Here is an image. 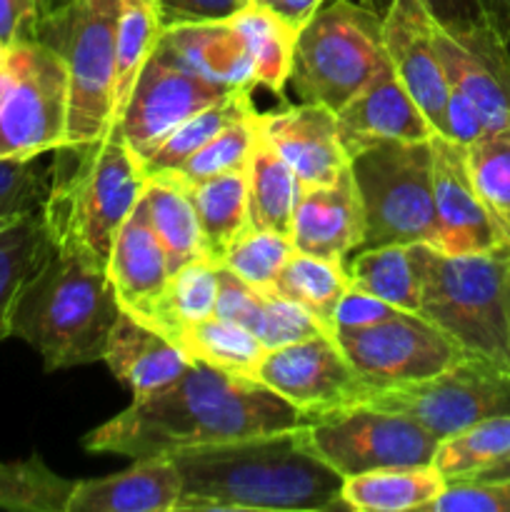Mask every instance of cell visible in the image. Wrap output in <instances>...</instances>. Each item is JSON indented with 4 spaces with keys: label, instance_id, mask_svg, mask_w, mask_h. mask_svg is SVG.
Returning <instances> with one entry per match:
<instances>
[{
    "label": "cell",
    "instance_id": "ac0fdd59",
    "mask_svg": "<svg viewBox=\"0 0 510 512\" xmlns=\"http://www.w3.org/2000/svg\"><path fill=\"white\" fill-rule=\"evenodd\" d=\"M365 240V210L350 165L325 185L303 188L290 223L298 253L345 263Z\"/></svg>",
    "mask_w": 510,
    "mask_h": 512
},
{
    "label": "cell",
    "instance_id": "6da1fadb",
    "mask_svg": "<svg viewBox=\"0 0 510 512\" xmlns=\"http://www.w3.org/2000/svg\"><path fill=\"white\" fill-rule=\"evenodd\" d=\"M305 415L255 378L190 363L175 383L133 400L83 438V448L120 458H170L205 445L305 425Z\"/></svg>",
    "mask_w": 510,
    "mask_h": 512
},
{
    "label": "cell",
    "instance_id": "f35d334b",
    "mask_svg": "<svg viewBox=\"0 0 510 512\" xmlns=\"http://www.w3.org/2000/svg\"><path fill=\"white\" fill-rule=\"evenodd\" d=\"M470 178L490 218L510 243V128L485 133L465 148Z\"/></svg>",
    "mask_w": 510,
    "mask_h": 512
},
{
    "label": "cell",
    "instance_id": "30bf717a",
    "mask_svg": "<svg viewBox=\"0 0 510 512\" xmlns=\"http://www.w3.org/2000/svg\"><path fill=\"white\" fill-rule=\"evenodd\" d=\"M365 403L398 410L443 440L483 420L510 415V370L470 353L428 380L370 390Z\"/></svg>",
    "mask_w": 510,
    "mask_h": 512
},
{
    "label": "cell",
    "instance_id": "52a82bcc",
    "mask_svg": "<svg viewBox=\"0 0 510 512\" xmlns=\"http://www.w3.org/2000/svg\"><path fill=\"white\" fill-rule=\"evenodd\" d=\"M120 0H70L38 20L33 38L53 48L68 68V145L80 148L113 128L115 48Z\"/></svg>",
    "mask_w": 510,
    "mask_h": 512
},
{
    "label": "cell",
    "instance_id": "2e32d148",
    "mask_svg": "<svg viewBox=\"0 0 510 512\" xmlns=\"http://www.w3.org/2000/svg\"><path fill=\"white\" fill-rule=\"evenodd\" d=\"M435 25L425 0H393L383 15V43L390 65L425 118L443 130L450 83L435 50Z\"/></svg>",
    "mask_w": 510,
    "mask_h": 512
},
{
    "label": "cell",
    "instance_id": "ee69618b",
    "mask_svg": "<svg viewBox=\"0 0 510 512\" xmlns=\"http://www.w3.org/2000/svg\"><path fill=\"white\" fill-rule=\"evenodd\" d=\"M318 333H325V330L320 328L313 315L305 313L293 300L263 290V310H260L255 338L265 345V350L283 348V345L313 338Z\"/></svg>",
    "mask_w": 510,
    "mask_h": 512
},
{
    "label": "cell",
    "instance_id": "f5cc1de1",
    "mask_svg": "<svg viewBox=\"0 0 510 512\" xmlns=\"http://www.w3.org/2000/svg\"><path fill=\"white\" fill-rule=\"evenodd\" d=\"M478 5L485 18H488V23L510 45V0H478Z\"/></svg>",
    "mask_w": 510,
    "mask_h": 512
},
{
    "label": "cell",
    "instance_id": "4dcf8cb0",
    "mask_svg": "<svg viewBox=\"0 0 510 512\" xmlns=\"http://www.w3.org/2000/svg\"><path fill=\"white\" fill-rule=\"evenodd\" d=\"M350 288L375 295L408 313H420V278L413 245H375L355 250L345 263Z\"/></svg>",
    "mask_w": 510,
    "mask_h": 512
},
{
    "label": "cell",
    "instance_id": "7bdbcfd3",
    "mask_svg": "<svg viewBox=\"0 0 510 512\" xmlns=\"http://www.w3.org/2000/svg\"><path fill=\"white\" fill-rule=\"evenodd\" d=\"M53 180V163L0 160V225L25 213H38Z\"/></svg>",
    "mask_w": 510,
    "mask_h": 512
},
{
    "label": "cell",
    "instance_id": "f1b7e54d",
    "mask_svg": "<svg viewBox=\"0 0 510 512\" xmlns=\"http://www.w3.org/2000/svg\"><path fill=\"white\" fill-rule=\"evenodd\" d=\"M53 250L43 215L25 213L0 225V343L10 338V318L30 275Z\"/></svg>",
    "mask_w": 510,
    "mask_h": 512
},
{
    "label": "cell",
    "instance_id": "7c38bea8",
    "mask_svg": "<svg viewBox=\"0 0 510 512\" xmlns=\"http://www.w3.org/2000/svg\"><path fill=\"white\" fill-rule=\"evenodd\" d=\"M333 338L373 390L428 380L470 355L438 325L408 310L370 328L340 330Z\"/></svg>",
    "mask_w": 510,
    "mask_h": 512
},
{
    "label": "cell",
    "instance_id": "9c48e42d",
    "mask_svg": "<svg viewBox=\"0 0 510 512\" xmlns=\"http://www.w3.org/2000/svg\"><path fill=\"white\" fill-rule=\"evenodd\" d=\"M300 433L310 453L343 478L398 465H430L438 448V438L413 418L368 403L310 418Z\"/></svg>",
    "mask_w": 510,
    "mask_h": 512
},
{
    "label": "cell",
    "instance_id": "bcb514c9",
    "mask_svg": "<svg viewBox=\"0 0 510 512\" xmlns=\"http://www.w3.org/2000/svg\"><path fill=\"white\" fill-rule=\"evenodd\" d=\"M260 310H263V290L253 288L243 278H238V275L220 265V290L215 315L233 320V323L243 325L255 335L260 323Z\"/></svg>",
    "mask_w": 510,
    "mask_h": 512
},
{
    "label": "cell",
    "instance_id": "7402d4cb",
    "mask_svg": "<svg viewBox=\"0 0 510 512\" xmlns=\"http://www.w3.org/2000/svg\"><path fill=\"white\" fill-rule=\"evenodd\" d=\"M158 45L195 75L220 88L255 90L250 48L233 18L165 28Z\"/></svg>",
    "mask_w": 510,
    "mask_h": 512
},
{
    "label": "cell",
    "instance_id": "836d02e7",
    "mask_svg": "<svg viewBox=\"0 0 510 512\" xmlns=\"http://www.w3.org/2000/svg\"><path fill=\"white\" fill-rule=\"evenodd\" d=\"M185 190H188L190 200L195 205V213H198L210 260L220 263L230 243L248 225L245 170H233V173L203 180V183L190 185Z\"/></svg>",
    "mask_w": 510,
    "mask_h": 512
},
{
    "label": "cell",
    "instance_id": "6f0895ef",
    "mask_svg": "<svg viewBox=\"0 0 510 512\" xmlns=\"http://www.w3.org/2000/svg\"><path fill=\"white\" fill-rule=\"evenodd\" d=\"M8 55H10V48H5V45L0 43V68H3V65L8 63Z\"/></svg>",
    "mask_w": 510,
    "mask_h": 512
},
{
    "label": "cell",
    "instance_id": "f546056e",
    "mask_svg": "<svg viewBox=\"0 0 510 512\" xmlns=\"http://www.w3.org/2000/svg\"><path fill=\"white\" fill-rule=\"evenodd\" d=\"M348 288L350 278L345 263L313 258V255L295 250L288 263H285V268L280 270L270 293L293 300L295 305H300L305 313L318 320L325 333L333 335L335 310H338Z\"/></svg>",
    "mask_w": 510,
    "mask_h": 512
},
{
    "label": "cell",
    "instance_id": "3957f363",
    "mask_svg": "<svg viewBox=\"0 0 510 512\" xmlns=\"http://www.w3.org/2000/svg\"><path fill=\"white\" fill-rule=\"evenodd\" d=\"M120 303L105 265L50 250L23 285L10 338L28 343L48 373L103 360Z\"/></svg>",
    "mask_w": 510,
    "mask_h": 512
},
{
    "label": "cell",
    "instance_id": "8992f818",
    "mask_svg": "<svg viewBox=\"0 0 510 512\" xmlns=\"http://www.w3.org/2000/svg\"><path fill=\"white\" fill-rule=\"evenodd\" d=\"M388 65L383 15L360 0H325L295 35L288 83L303 103L338 113Z\"/></svg>",
    "mask_w": 510,
    "mask_h": 512
},
{
    "label": "cell",
    "instance_id": "d6a6232c",
    "mask_svg": "<svg viewBox=\"0 0 510 512\" xmlns=\"http://www.w3.org/2000/svg\"><path fill=\"white\" fill-rule=\"evenodd\" d=\"M175 345L190 363L208 365L230 375L253 378L255 368L265 355V345L243 325L213 315L190 325L175 338Z\"/></svg>",
    "mask_w": 510,
    "mask_h": 512
},
{
    "label": "cell",
    "instance_id": "8d00e7d4",
    "mask_svg": "<svg viewBox=\"0 0 510 512\" xmlns=\"http://www.w3.org/2000/svg\"><path fill=\"white\" fill-rule=\"evenodd\" d=\"M505 455H510V415L483 420L438 440L433 465L445 483H450V480L475 478L480 470L490 468Z\"/></svg>",
    "mask_w": 510,
    "mask_h": 512
},
{
    "label": "cell",
    "instance_id": "1f68e13d",
    "mask_svg": "<svg viewBox=\"0 0 510 512\" xmlns=\"http://www.w3.org/2000/svg\"><path fill=\"white\" fill-rule=\"evenodd\" d=\"M220 290V263L215 260H193L175 270L168 280L163 298L150 318V328L173 340L190 325L215 315Z\"/></svg>",
    "mask_w": 510,
    "mask_h": 512
},
{
    "label": "cell",
    "instance_id": "83f0119b",
    "mask_svg": "<svg viewBox=\"0 0 510 512\" xmlns=\"http://www.w3.org/2000/svg\"><path fill=\"white\" fill-rule=\"evenodd\" d=\"M255 110L253 105V90L238 88L230 90L225 98L218 103L208 105L200 113L190 115L180 125H175L165 138H160L148 153L140 155V165L148 178H158V175L170 173V170L180 168L190 155L198 153L208 140H213L220 130L228 128L230 123L240 118H248Z\"/></svg>",
    "mask_w": 510,
    "mask_h": 512
},
{
    "label": "cell",
    "instance_id": "ffe728a7",
    "mask_svg": "<svg viewBox=\"0 0 510 512\" xmlns=\"http://www.w3.org/2000/svg\"><path fill=\"white\" fill-rule=\"evenodd\" d=\"M108 278L118 295L120 310L148 325L168 288L170 265L143 203L135 205L115 233Z\"/></svg>",
    "mask_w": 510,
    "mask_h": 512
},
{
    "label": "cell",
    "instance_id": "db71d44e",
    "mask_svg": "<svg viewBox=\"0 0 510 512\" xmlns=\"http://www.w3.org/2000/svg\"><path fill=\"white\" fill-rule=\"evenodd\" d=\"M503 478H510V455H505L503 460H498V463L490 465V468L480 470L475 478H468V480H503Z\"/></svg>",
    "mask_w": 510,
    "mask_h": 512
},
{
    "label": "cell",
    "instance_id": "74e56055",
    "mask_svg": "<svg viewBox=\"0 0 510 512\" xmlns=\"http://www.w3.org/2000/svg\"><path fill=\"white\" fill-rule=\"evenodd\" d=\"M75 480L53 473L40 455L0 463V510L65 512Z\"/></svg>",
    "mask_w": 510,
    "mask_h": 512
},
{
    "label": "cell",
    "instance_id": "681fc988",
    "mask_svg": "<svg viewBox=\"0 0 510 512\" xmlns=\"http://www.w3.org/2000/svg\"><path fill=\"white\" fill-rule=\"evenodd\" d=\"M438 135H443V138L453 140L458 145H465V148L485 135L483 118L475 110V105L453 88H450L448 103H445L443 130Z\"/></svg>",
    "mask_w": 510,
    "mask_h": 512
},
{
    "label": "cell",
    "instance_id": "11a10c76",
    "mask_svg": "<svg viewBox=\"0 0 510 512\" xmlns=\"http://www.w3.org/2000/svg\"><path fill=\"white\" fill-rule=\"evenodd\" d=\"M68 3H70V0H33L35 13H38V20H43V18H48V15L58 13V10H63ZM35 25H38V23H35Z\"/></svg>",
    "mask_w": 510,
    "mask_h": 512
},
{
    "label": "cell",
    "instance_id": "9a60e30c",
    "mask_svg": "<svg viewBox=\"0 0 510 512\" xmlns=\"http://www.w3.org/2000/svg\"><path fill=\"white\" fill-rule=\"evenodd\" d=\"M430 148H433V195L435 220H438L435 248L453 255L510 248L475 190L465 163V145L435 133L430 138Z\"/></svg>",
    "mask_w": 510,
    "mask_h": 512
},
{
    "label": "cell",
    "instance_id": "4316f807",
    "mask_svg": "<svg viewBox=\"0 0 510 512\" xmlns=\"http://www.w3.org/2000/svg\"><path fill=\"white\" fill-rule=\"evenodd\" d=\"M140 203L168 255L170 275L193 260H210L198 213L183 185L163 178H148Z\"/></svg>",
    "mask_w": 510,
    "mask_h": 512
},
{
    "label": "cell",
    "instance_id": "d6986e66",
    "mask_svg": "<svg viewBox=\"0 0 510 512\" xmlns=\"http://www.w3.org/2000/svg\"><path fill=\"white\" fill-rule=\"evenodd\" d=\"M335 125L348 158L380 140H430L435 135V128L410 98L393 65L380 70L335 113Z\"/></svg>",
    "mask_w": 510,
    "mask_h": 512
},
{
    "label": "cell",
    "instance_id": "60d3db41",
    "mask_svg": "<svg viewBox=\"0 0 510 512\" xmlns=\"http://www.w3.org/2000/svg\"><path fill=\"white\" fill-rule=\"evenodd\" d=\"M293 253L295 248L288 235L255 228V225L248 223L243 233L225 250L220 265L238 275V278H243L253 288L270 290Z\"/></svg>",
    "mask_w": 510,
    "mask_h": 512
},
{
    "label": "cell",
    "instance_id": "7a4b0ae2",
    "mask_svg": "<svg viewBox=\"0 0 510 512\" xmlns=\"http://www.w3.org/2000/svg\"><path fill=\"white\" fill-rule=\"evenodd\" d=\"M300 428L170 455L183 480L175 512L345 510L343 475L310 453Z\"/></svg>",
    "mask_w": 510,
    "mask_h": 512
},
{
    "label": "cell",
    "instance_id": "9f6ffc18",
    "mask_svg": "<svg viewBox=\"0 0 510 512\" xmlns=\"http://www.w3.org/2000/svg\"><path fill=\"white\" fill-rule=\"evenodd\" d=\"M13 75H15V60H13V50H10L8 63L0 68V100H3V95L8 93L10 83H13Z\"/></svg>",
    "mask_w": 510,
    "mask_h": 512
},
{
    "label": "cell",
    "instance_id": "f6af8a7d",
    "mask_svg": "<svg viewBox=\"0 0 510 512\" xmlns=\"http://www.w3.org/2000/svg\"><path fill=\"white\" fill-rule=\"evenodd\" d=\"M425 512H510V478L450 480Z\"/></svg>",
    "mask_w": 510,
    "mask_h": 512
},
{
    "label": "cell",
    "instance_id": "f907efd6",
    "mask_svg": "<svg viewBox=\"0 0 510 512\" xmlns=\"http://www.w3.org/2000/svg\"><path fill=\"white\" fill-rule=\"evenodd\" d=\"M38 13L33 0H0V43L13 48L20 40L33 38Z\"/></svg>",
    "mask_w": 510,
    "mask_h": 512
},
{
    "label": "cell",
    "instance_id": "ba28073f",
    "mask_svg": "<svg viewBox=\"0 0 510 512\" xmlns=\"http://www.w3.org/2000/svg\"><path fill=\"white\" fill-rule=\"evenodd\" d=\"M365 210L363 248L435 245L433 148L430 140H380L350 155Z\"/></svg>",
    "mask_w": 510,
    "mask_h": 512
},
{
    "label": "cell",
    "instance_id": "5b68a950",
    "mask_svg": "<svg viewBox=\"0 0 510 512\" xmlns=\"http://www.w3.org/2000/svg\"><path fill=\"white\" fill-rule=\"evenodd\" d=\"M420 315L468 353L510 370L508 273L510 248L490 253H443L415 243Z\"/></svg>",
    "mask_w": 510,
    "mask_h": 512
},
{
    "label": "cell",
    "instance_id": "c3c4849f",
    "mask_svg": "<svg viewBox=\"0 0 510 512\" xmlns=\"http://www.w3.org/2000/svg\"><path fill=\"white\" fill-rule=\"evenodd\" d=\"M400 308L385 303V300L375 298V295L363 293L358 288H348V293L340 300L338 310H335V333L340 330H363L370 325H378L383 320H390L398 315Z\"/></svg>",
    "mask_w": 510,
    "mask_h": 512
},
{
    "label": "cell",
    "instance_id": "d590c367",
    "mask_svg": "<svg viewBox=\"0 0 510 512\" xmlns=\"http://www.w3.org/2000/svg\"><path fill=\"white\" fill-rule=\"evenodd\" d=\"M240 33L250 48L253 58L255 88H268L273 93H283L288 85L290 63H293L295 30L288 23L273 15L270 10L250 3L248 8L235 15Z\"/></svg>",
    "mask_w": 510,
    "mask_h": 512
},
{
    "label": "cell",
    "instance_id": "484cf974",
    "mask_svg": "<svg viewBox=\"0 0 510 512\" xmlns=\"http://www.w3.org/2000/svg\"><path fill=\"white\" fill-rule=\"evenodd\" d=\"M245 185H248V223L290 238V223H293L295 205L303 195V183L280 158L278 150L260 138L258 130L245 165Z\"/></svg>",
    "mask_w": 510,
    "mask_h": 512
},
{
    "label": "cell",
    "instance_id": "44dd1931",
    "mask_svg": "<svg viewBox=\"0 0 510 512\" xmlns=\"http://www.w3.org/2000/svg\"><path fill=\"white\" fill-rule=\"evenodd\" d=\"M180 495L173 458H140L120 473L75 480L65 512H175Z\"/></svg>",
    "mask_w": 510,
    "mask_h": 512
},
{
    "label": "cell",
    "instance_id": "603a6c76",
    "mask_svg": "<svg viewBox=\"0 0 510 512\" xmlns=\"http://www.w3.org/2000/svg\"><path fill=\"white\" fill-rule=\"evenodd\" d=\"M103 363L130 390L133 400L163 390L190 368V360L173 340L128 313L115 320Z\"/></svg>",
    "mask_w": 510,
    "mask_h": 512
},
{
    "label": "cell",
    "instance_id": "d4e9b609",
    "mask_svg": "<svg viewBox=\"0 0 510 512\" xmlns=\"http://www.w3.org/2000/svg\"><path fill=\"white\" fill-rule=\"evenodd\" d=\"M445 490V478L430 465H398L343 478L345 510L413 512L425 510Z\"/></svg>",
    "mask_w": 510,
    "mask_h": 512
},
{
    "label": "cell",
    "instance_id": "cb8c5ba5",
    "mask_svg": "<svg viewBox=\"0 0 510 512\" xmlns=\"http://www.w3.org/2000/svg\"><path fill=\"white\" fill-rule=\"evenodd\" d=\"M435 50L450 88L475 105L485 133L510 128V50L478 53L435 25Z\"/></svg>",
    "mask_w": 510,
    "mask_h": 512
},
{
    "label": "cell",
    "instance_id": "5bb4252c",
    "mask_svg": "<svg viewBox=\"0 0 510 512\" xmlns=\"http://www.w3.org/2000/svg\"><path fill=\"white\" fill-rule=\"evenodd\" d=\"M230 90L200 78L155 45L135 78L130 98L113 125L135 155H143L170 133L175 125L218 103ZM110 128V130H113Z\"/></svg>",
    "mask_w": 510,
    "mask_h": 512
},
{
    "label": "cell",
    "instance_id": "e0dca14e",
    "mask_svg": "<svg viewBox=\"0 0 510 512\" xmlns=\"http://www.w3.org/2000/svg\"><path fill=\"white\" fill-rule=\"evenodd\" d=\"M255 130L293 168L303 188L333 183L350 158L338 138L333 110L318 103L283 105L268 113H253Z\"/></svg>",
    "mask_w": 510,
    "mask_h": 512
},
{
    "label": "cell",
    "instance_id": "816d5d0a",
    "mask_svg": "<svg viewBox=\"0 0 510 512\" xmlns=\"http://www.w3.org/2000/svg\"><path fill=\"white\" fill-rule=\"evenodd\" d=\"M253 3L270 10L273 15H278L283 23H288L290 28L298 33V30L308 23L310 15H313L325 0H253Z\"/></svg>",
    "mask_w": 510,
    "mask_h": 512
},
{
    "label": "cell",
    "instance_id": "7dc6e473",
    "mask_svg": "<svg viewBox=\"0 0 510 512\" xmlns=\"http://www.w3.org/2000/svg\"><path fill=\"white\" fill-rule=\"evenodd\" d=\"M253 0H158L160 25L175 28V25L213 23V20H230Z\"/></svg>",
    "mask_w": 510,
    "mask_h": 512
},
{
    "label": "cell",
    "instance_id": "ab89813d",
    "mask_svg": "<svg viewBox=\"0 0 510 512\" xmlns=\"http://www.w3.org/2000/svg\"><path fill=\"white\" fill-rule=\"evenodd\" d=\"M253 113H250L248 118H240L235 120V123H230L228 128L220 130L213 140H208L198 153L190 155L180 168L170 170V173L165 175H158V178L178 183L183 185V188H190V185H198L203 183V180L233 173V170H245L250 150H253L255 143Z\"/></svg>",
    "mask_w": 510,
    "mask_h": 512
},
{
    "label": "cell",
    "instance_id": "4fadbf2b",
    "mask_svg": "<svg viewBox=\"0 0 510 512\" xmlns=\"http://www.w3.org/2000/svg\"><path fill=\"white\" fill-rule=\"evenodd\" d=\"M253 378L288 400L305 420L365 403L373 390L330 333L265 350Z\"/></svg>",
    "mask_w": 510,
    "mask_h": 512
},
{
    "label": "cell",
    "instance_id": "b9f144b4",
    "mask_svg": "<svg viewBox=\"0 0 510 512\" xmlns=\"http://www.w3.org/2000/svg\"><path fill=\"white\" fill-rule=\"evenodd\" d=\"M378 15L388 13L393 0H360ZM433 18L440 28L448 30L455 40L478 53H495V50H510V45L500 38L498 30L488 23L480 10L478 0H425Z\"/></svg>",
    "mask_w": 510,
    "mask_h": 512
},
{
    "label": "cell",
    "instance_id": "8fae6325",
    "mask_svg": "<svg viewBox=\"0 0 510 512\" xmlns=\"http://www.w3.org/2000/svg\"><path fill=\"white\" fill-rule=\"evenodd\" d=\"M15 75L0 100V160H33L68 145L70 85L63 58L40 40L13 45Z\"/></svg>",
    "mask_w": 510,
    "mask_h": 512
},
{
    "label": "cell",
    "instance_id": "277c9868",
    "mask_svg": "<svg viewBox=\"0 0 510 512\" xmlns=\"http://www.w3.org/2000/svg\"><path fill=\"white\" fill-rule=\"evenodd\" d=\"M148 175L118 130L53 153V180L40 208L50 243L108 268L115 233L143 198Z\"/></svg>",
    "mask_w": 510,
    "mask_h": 512
},
{
    "label": "cell",
    "instance_id": "e575fe53",
    "mask_svg": "<svg viewBox=\"0 0 510 512\" xmlns=\"http://www.w3.org/2000/svg\"><path fill=\"white\" fill-rule=\"evenodd\" d=\"M160 25L158 0H120L118 5V48H115L113 125L118 123L130 98L135 78L158 45Z\"/></svg>",
    "mask_w": 510,
    "mask_h": 512
},
{
    "label": "cell",
    "instance_id": "680465c9",
    "mask_svg": "<svg viewBox=\"0 0 510 512\" xmlns=\"http://www.w3.org/2000/svg\"><path fill=\"white\" fill-rule=\"evenodd\" d=\"M508 330H510V273H508Z\"/></svg>",
    "mask_w": 510,
    "mask_h": 512
}]
</instances>
